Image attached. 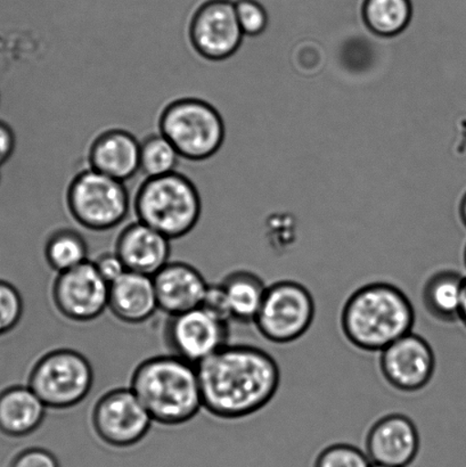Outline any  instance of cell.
<instances>
[{"label": "cell", "instance_id": "52a82bcc", "mask_svg": "<svg viewBox=\"0 0 466 467\" xmlns=\"http://www.w3.org/2000/svg\"><path fill=\"white\" fill-rule=\"evenodd\" d=\"M67 207L86 230L107 232L125 221L130 198L125 182L88 168L78 172L68 184Z\"/></svg>", "mask_w": 466, "mask_h": 467}, {"label": "cell", "instance_id": "4316f807", "mask_svg": "<svg viewBox=\"0 0 466 467\" xmlns=\"http://www.w3.org/2000/svg\"><path fill=\"white\" fill-rule=\"evenodd\" d=\"M235 11L242 32L246 36H259L269 22L266 8L258 0H236Z\"/></svg>", "mask_w": 466, "mask_h": 467}, {"label": "cell", "instance_id": "603a6c76", "mask_svg": "<svg viewBox=\"0 0 466 467\" xmlns=\"http://www.w3.org/2000/svg\"><path fill=\"white\" fill-rule=\"evenodd\" d=\"M46 263L55 273L67 272L88 261V244L79 232L59 228L45 243Z\"/></svg>", "mask_w": 466, "mask_h": 467}, {"label": "cell", "instance_id": "d6986e66", "mask_svg": "<svg viewBox=\"0 0 466 467\" xmlns=\"http://www.w3.org/2000/svg\"><path fill=\"white\" fill-rule=\"evenodd\" d=\"M47 407L27 386H13L0 392V432L9 438H25L44 423Z\"/></svg>", "mask_w": 466, "mask_h": 467}, {"label": "cell", "instance_id": "9c48e42d", "mask_svg": "<svg viewBox=\"0 0 466 467\" xmlns=\"http://www.w3.org/2000/svg\"><path fill=\"white\" fill-rule=\"evenodd\" d=\"M153 420L129 387L107 391L91 410V428L105 445L134 447L148 436Z\"/></svg>", "mask_w": 466, "mask_h": 467}, {"label": "cell", "instance_id": "1f68e13d", "mask_svg": "<svg viewBox=\"0 0 466 467\" xmlns=\"http://www.w3.org/2000/svg\"><path fill=\"white\" fill-rule=\"evenodd\" d=\"M460 322L466 327V278L464 284L462 305H461Z\"/></svg>", "mask_w": 466, "mask_h": 467}, {"label": "cell", "instance_id": "5b68a950", "mask_svg": "<svg viewBox=\"0 0 466 467\" xmlns=\"http://www.w3.org/2000/svg\"><path fill=\"white\" fill-rule=\"evenodd\" d=\"M159 132L175 146L181 158L204 161L221 150L226 130L218 109L203 99L172 100L159 117Z\"/></svg>", "mask_w": 466, "mask_h": 467}, {"label": "cell", "instance_id": "4fadbf2b", "mask_svg": "<svg viewBox=\"0 0 466 467\" xmlns=\"http://www.w3.org/2000/svg\"><path fill=\"white\" fill-rule=\"evenodd\" d=\"M378 368L385 381L395 390L421 391L435 374V351L426 338L410 332L380 352Z\"/></svg>", "mask_w": 466, "mask_h": 467}, {"label": "cell", "instance_id": "cb8c5ba5", "mask_svg": "<svg viewBox=\"0 0 466 467\" xmlns=\"http://www.w3.org/2000/svg\"><path fill=\"white\" fill-rule=\"evenodd\" d=\"M181 155L166 137L150 135L140 143V171L148 178L176 171Z\"/></svg>", "mask_w": 466, "mask_h": 467}, {"label": "cell", "instance_id": "277c9868", "mask_svg": "<svg viewBox=\"0 0 466 467\" xmlns=\"http://www.w3.org/2000/svg\"><path fill=\"white\" fill-rule=\"evenodd\" d=\"M134 208L139 222L178 240L194 230L202 201L194 182L181 173L146 178L137 191Z\"/></svg>", "mask_w": 466, "mask_h": 467}, {"label": "cell", "instance_id": "3957f363", "mask_svg": "<svg viewBox=\"0 0 466 467\" xmlns=\"http://www.w3.org/2000/svg\"><path fill=\"white\" fill-rule=\"evenodd\" d=\"M154 423L181 427L203 410L198 368L175 355L150 357L131 373L130 386Z\"/></svg>", "mask_w": 466, "mask_h": 467}, {"label": "cell", "instance_id": "f1b7e54d", "mask_svg": "<svg viewBox=\"0 0 466 467\" xmlns=\"http://www.w3.org/2000/svg\"><path fill=\"white\" fill-rule=\"evenodd\" d=\"M9 467H61L52 451L41 447H31L18 452Z\"/></svg>", "mask_w": 466, "mask_h": 467}, {"label": "cell", "instance_id": "6da1fadb", "mask_svg": "<svg viewBox=\"0 0 466 467\" xmlns=\"http://www.w3.org/2000/svg\"><path fill=\"white\" fill-rule=\"evenodd\" d=\"M196 368L203 410L221 420L258 413L274 400L281 384L276 359L254 346L228 343Z\"/></svg>", "mask_w": 466, "mask_h": 467}, {"label": "cell", "instance_id": "f546056e", "mask_svg": "<svg viewBox=\"0 0 466 467\" xmlns=\"http://www.w3.org/2000/svg\"><path fill=\"white\" fill-rule=\"evenodd\" d=\"M94 265L100 276L108 284L116 282L128 272L122 260L114 251L100 254L98 259L94 260Z\"/></svg>", "mask_w": 466, "mask_h": 467}, {"label": "cell", "instance_id": "7402d4cb", "mask_svg": "<svg viewBox=\"0 0 466 467\" xmlns=\"http://www.w3.org/2000/svg\"><path fill=\"white\" fill-rule=\"evenodd\" d=\"M413 17L412 0H364L365 26L378 36L391 38L401 35Z\"/></svg>", "mask_w": 466, "mask_h": 467}, {"label": "cell", "instance_id": "ffe728a7", "mask_svg": "<svg viewBox=\"0 0 466 467\" xmlns=\"http://www.w3.org/2000/svg\"><path fill=\"white\" fill-rule=\"evenodd\" d=\"M465 275L454 269H441L433 273L424 282L422 302L424 309L438 322H460Z\"/></svg>", "mask_w": 466, "mask_h": 467}, {"label": "cell", "instance_id": "8992f818", "mask_svg": "<svg viewBox=\"0 0 466 467\" xmlns=\"http://www.w3.org/2000/svg\"><path fill=\"white\" fill-rule=\"evenodd\" d=\"M94 368L85 355L68 348L46 352L36 359L27 386L48 410L75 409L88 397L94 386Z\"/></svg>", "mask_w": 466, "mask_h": 467}, {"label": "cell", "instance_id": "e0dca14e", "mask_svg": "<svg viewBox=\"0 0 466 467\" xmlns=\"http://www.w3.org/2000/svg\"><path fill=\"white\" fill-rule=\"evenodd\" d=\"M89 168L126 182L140 171V141L125 130H108L91 141Z\"/></svg>", "mask_w": 466, "mask_h": 467}, {"label": "cell", "instance_id": "30bf717a", "mask_svg": "<svg viewBox=\"0 0 466 467\" xmlns=\"http://www.w3.org/2000/svg\"><path fill=\"white\" fill-rule=\"evenodd\" d=\"M109 284L96 269L94 261L77 265L55 276L50 296L62 317L75 323H90L109 309Z\"/></svg>", "mask_w": 466, "mask_h": 467}, {"label": "cell", "instance_id": "7a4b0ae2", "mask_svg": "<svg viewBox=\"0 0 466 467\" xmlns=\"http://www.w3.org/2000/svg\"><path fill=\"white\" fill-rule=\"evenodd\" d=\"M415 309L400 287L369 283L351 293L342 306L340 327L346 340L364 352L385 350L412 332Z\"/></svg>", "mask_w": 466, "mask_h": 467}, {"label": "cell", "instance_id": "9a60e30c", "mask_svg": "<svg viewBox=\"0 0 466 467\" xmlns=\"http://www.w3.org/2000/svg\"><path fill=\"white\" fill-rule=\"evenodd\" d=\"M159 310L167 316L199 308L209 283L194 265L169 261L153 276Z\"/></svg>", "mask_w": 466, "mask_h": 467}, {"label": "cell", "instance_id": "d4e9b609", "mask_svg": "<svg viewBox=\"0 0 466 467\" xmlns=\"http://www.w3.org/2000/svg\"><path fill=\"white\" fill-rule=\"evenodd\" d=\"M367 452L349 443H335L319 452L314 467H373Z\"/></svg>", "mask_w": 466, "mask_h": 467}, {"label": "cell", "instance_id": "ba28073f", "mask_svg": "<svg viewBox=\"0 0 466 467\" xmlns=\"http://www.w3.org/2000/svg\"><path fill=\"white\" fill-rule=\"evenodd\" d=\"M316 315L312 293L304 284L280 281L267 287L254 327L275 345H290L309 331Z\"/></svg>", "mask_w": 466, "mask_h": 467}, {"label": "cell", "instance_id": "e575fe53", "mask_svg": "<svg viewBox=\"0 0 466 467\" xmlns=\"http://www.w3.org/2000/svg\"><path fill=\"white\" fill-rule=\"evenodd\" d=\"M373 467H392V466H386V465H373Z\"/></svg>", "mask_w": 466, "mask_h": 467}, {"label": "cell", "instance_id": "ac0fdd59", "mask_svg": "<svg viewBox=\"0 0 466 467\" xmlns=\"http://www.w3.org/2000/svg\"><path fill=\"white\" fill-rule=\"evenodd\" d=\"M119 322L140 325L158 313L153 277L127 272L109 284V309Z\"/></svg>", "mask_w": 466, "mask_h": 467}, {"label": "cell", "instance_id": "83f0119b", "mask_svg": "<svg viewBox=\"0 0 466 467\" xmlns=\"http://www.w3.org/2000/svg\"><path fill=\"white\" fill-rule=\"evenodd\" d=\"M200 306L213 315L214 317L225 320V322L230 323L232 319L226 292L223 290L222 283L209 284Z\"/></svg>", "mask_w": 466, "mask_h": 467}, {"label": "cell", "instance_id": "5bb4252c", "mask_svg": "<svg viewBox=\"0 0 466 467\" xmlns=\"http://www.w3.org/2000/svg\"><path fill=\"white\" fill-rule=\"evenodd\" d=\"M421 439L413 420L403 414H389L373 423L365 441V452L374 465L408 467L419 451Z\"/></svg>", "mask_w": 466, "mask_h": 467}, {"label": "cell", "instance_id": "4dcf8cb0", "mask_svg": "<svg viewBox=\"0 0 466 467\" xmlns=\"http://www.w3.org/2000/svg\"><path fill=\"white\" fill-rule=\"evenodd\" d=\"M16 148V137L7 122L0 120V167L9 161Z\"/></svg>", "mask_w": 466, "mask_h": 467}, {"label": "cell", "instance_id": "484cf974", "mask_svg": "<svg viewBox=\"0 0 466 467\" xmlns=\"http://www.w3.org/2000/svg\"><path fill=\"white\" fill-rule=\"evenodd\" d=\"M25 304L13 284L0 279V336L12 332L20 324Z\"/></svg>", "mask_w": 466, "mask_h": 467}, {"label": "cell", "instance_id": "2e32d148", "mask_svg": "<svg viewBox=\"0 0 466 467\" xmlns=\"http://www.w3.org/2000/svg\"><path fill=\"white\" fill-rule=\"evenodd\" d=\"M114 252L128 272L153 277L171 261V240L137 221L119 234Z\"/></svg>", "mask_w": 466, "mask_h": 467}, {"label": "cell", "instance_id": "8fae6325", "mask_svg": "<svg viewBox=\"0 0 466 467\" xmlns=\"http://www.w3.org/2000/svg\"><path fill=\"white\" fill-rule=\"evenodd\" d=\"M230 327L199 308L168 316L163 327V341L169 354L198 366L208 357L228 345Z\"/></svg>", "mask_w": 466, "mask_h": 467}, {"label": "cell", "instance_id": "836d02e7", "mask_svg": "<svg viewBox=\"0 0 466 467\" xmlns=\"http://www.w3.org/2000/svg\"><path fill=\"white\" fill-rule=\"evenodd\" d=\"M464 264H465V267H466V245H465V249H464Z\"/></svg>", "mask_w": 466, "mask_h": 467}, {"label": "cell", "instance_id": "44dd1931", "mask_svg": "<svg viewBox=\"0 0 466 467\" xmlns=\"http://www.w3.org/2000/svg\"><path fill=\"white\" fill-rule=\"evenodd\" d=\"M221 283L226 292L232 319L243 324L254 323L268 287L263 278L249 270H235Z\"/></svg>", "mask_w": 466, "mask_h": 467}, {"label": "cell", "instance_id": "d6a6232c", "mask_svg": "<svg viewBox=\"0 0 466 467\" xmlns=\"http://www.w3.org/2000/svg\"><path fill=\"white\" fill-rule=\"evenodd\" d=\"M459 213L461 222H462L463 226L466 228V192L462 196V200H461Z\"/></svg>", "mask_w": 466, "mask_h": 467}, {"label": "cell", "instance_id": "7c38bea8", "mask_svg": "<svg viewBox=\"0 0 466 467\" xmlns=\"http://www.w3.org/2000/svg\"><path fill=\"white\" fill-rule=\"evenodd\" d=\"M244 35L233 0H204L189 23L192 47L208 61H225L240 49Z\"/></svg>", "mask_w": 466, "mask_h": 467}]
</instances>
